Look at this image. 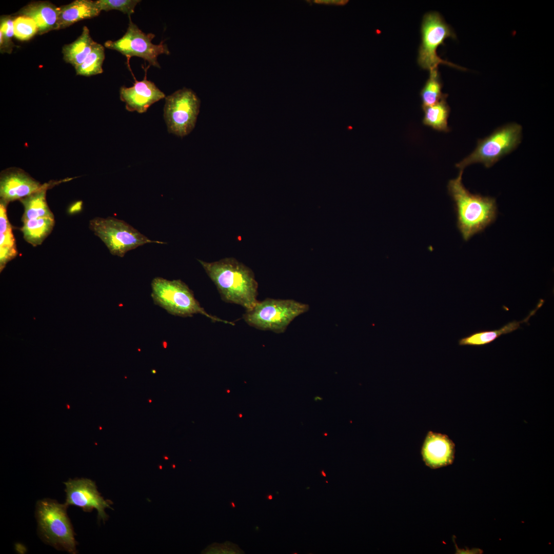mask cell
Segmentation results:
<instances>
[{"label": "cell", "instance_id": "1", "mask_svg": "<svg viewBox=\"0 0 554 554\" xmlns=\"http://www.w3.org/2000/svg\"><path fill=\"white\" fill-rule=\"evenodd\" d=\"M198 261L225 302L239 305L247 310L258 301V282L253 271L244 264L232 258L213 262Z\"/></svg>", "mask_w": 554, "mask_h": 554}, {"label": "cell", "instance_id": "2", "mask_svg": "<svg viewBox=\"0 0 554 554\" xmlns=\"http://www.w3.org/2000/svg\"><path fill=\"white\" fill-rule=\"evenodd\" d=\"M463 172L460 170L458 176L449 181L447 189L454 203L457 227L466 241L495 220L497 205L494 198L470 193L462 183Z\"/></svg>", "mask_w": 554, "mask_h": 554}, {"label": "cell", "instance_id": "3", "mask_svg": "<svg viewBox=\"0 0 554 554\" xmlns=\"http://www.w3.org/2000/svg\"><path fill=\"white\" fill-rule=\"evenodd\" d=\"M67 506L54 500L44 499L36 503L35 517L42 540L58 550L76 553V541L67 516Z\"/></svg>", "mask_w": 554, "mask_h": 554}, {"label": "cell", "instance_id": "4", "mask_svg": "<svg viewBox=\"0 0 554 554\" xmlns=\"http://www.w3.org/2000/svg\"><path fill=\"white\" fill-rule=\"evenodd\" d=\"M151 286L154 303L172 315L188 317L201 314L213 322L234 325L208 313L195 298L193 291L181 280L171 281L156 277L152 280Z\"/></svg>", "mask_w": 554, "mask_h": 554}, {"label": "cell", "instance_id": "5", "mask_svg": "<svg viewBox=\"0 0 554 554\" xmlns=\"http://www.w3.org/2000/svg\"><path fill=\"white\" fill-rule=\"evenodd\" d=\"M307 304L293 300L266 299L259 302L243 314L244 321L250 326L262 330L284 332L297 316L307 312Z\"/></svg>", "mask_w": 554, "mask_h": 554}, {"label": "cell", "instance_id": "6", "mask_svg": "<svg viewBox=\"0 0 554 554\" xmlns=\"http://www.w3.org/2000/svg\"><path fill=\"white\" fill-rule=\"evenodd\" d=\"M89 229L105 244L110 253L123 257L131 250L149 243L166 244L149 239L125 221L114 217H95Z\"/></svg>", "mask_w": 554, "mask_h": 554}, {"label": "cell", "instance_id": "7", "mask_svg": "<svg viewBox=\"0 0 554 554\" xmlns=\"http://www.w3.org/2000/svg\"><path fill=\"white\" fill-rule=\"evenodd\" d=\"M522 128L516 123H510L498 128L489 136L479 140L473 150L466 157L456 165L463 170L467 166L475 163L483 164L491 167L502 157L510 153L520 143Z\"/></svg>", "mask_w": 554, "mask_h": 554}, {"label": "cell", "instance_id": "8", "mask_svg": "<svg viewBox=\"0 0 554 554\" xmlns=\"http://www.w3.org/2000/svg\"><path fill=\"white\" fill-rule=\"evenodd\" d=\"M421 31L422 41L419 50L418 63L422 69L430 71L438 69L440 64H444L465 70L463 67L442 59L437 53V48L444 44L446 38H456L454 32L439 13L430 12L425 14Z\"/></svg>", "mask_w": 554, "mask_h": 554}, {"label": "cell", "instance_id": "9", "mask_svg": "<svg viewBox=\"0 0 554 554\" xmlns=\"http://www.w3.org/2000/svg\"><path fill=\"white\" fill-rule=\"evenodd\" d=\"M200 100L190 89H179L165 97L164 118L169 133L184 137L194 129Z\"/></svg>", "mask_w": 554, "mask_h": 554}, {"label": "cell", "instance_id": "10", "mask_svg": "<svg viewBox=\"0 0 554 554\" xmlns=\"http://www.w3.org/2000/svg\"><path fill=\"white\" fill-rule=\"evenodd\" d=\"M129 18L128 26L124 35L116 41L106 42L105 46L125 55L128 63L131 57L137 56L147 61L150 65L160 68L158 56L162 54H170L167 44L163 41L157 45L153 44L151 41L155 35L143 32L133 23L130 16Z\"/></svg>", "mask_w": 554, "mask_h": 554}, {"label": "cell", "instance_id": "11", "mask_svg": "<svg viewBox=\"0 0 554 554\" xmlns=\"http://www.w3.org/2000/svg\"><path fill=\"white\" fill-rule=\"evenodd\" d=\"M64 484L66 493L65 504L67 506L74 505L82 508L86 512H90L95 509L98 512V519L104 522L107 519L108 517L105 509L111 508L110 505L112 502L105 500L101 496L93 481L86 478L74 479H69Z\"/></svg>", "mask_w": 554, "mask_h": 554}, {"label": "cell", "instance_id": "12", "mask_svg": "<svg viewBox=\"0 0 554 554\" xmlns=\"http://www.w3.org/2000/svg\"><path fill=\"white\" fill-rule=\"evenodd\" d=\"M43 186L24 170L9 168L1 175V201L8 204L10 202L20 200L40 190Z\"/></svg>", "mask_w": 554, "mask_h": 554}, {"label": "cell", "instance_id": "13", "mask_svg": "<svg viewBox=\"0 0 554 554\" xmlns=\"http://www.w3.org/2000/svg\"><path fill=\"white\" fill-rule=\"evenodd\" d=\"M120 96L121 100L125 103L127 110L139 113L146 112L153 104L166 97L165 93L154 83L147 79L146 74L142 81L135 80L132 86L122 87Z\"/></svg>", "mask_w": 554, "mask_h": 554}, {"label": "cell", "instance_id": "14", "mask_svg": "<svg viewBox=\"0 0 554 554\" xmlns=\"http://www.w3.org/2000/svg\"><path fill=\"white\" fill-rule=\"evenodd\" d=\"M421 454L425 464L431 468L446 466L454 461L455 445L448 436L429 431L423 444Z\"/></svg>", "mask_w": 554, "mask_h": 554}, {"label": "cell", "instance_id": "15", "mask_svg": "<svg viewBox=\"0 0 554 554\" xmlns=\"http://www.w3.org/2000/svg\"><path fill=\"white\" fill-rule=\"evenodd\" d=\"M18 14L33 19L39 35L58 30L59 7L48 2L30 3L22 8Z\"/></svg>", "mask_w": 554, "mask_h": 554}, {"label": "cell", "instance_id": "16", "mask_svg": "<svg viewBox=\"0 0 554 554\" xmlns=\"http://www.w3.org/2000/svg\"><path fill=\"white\" fill-rule=\"evenodd\" d=\"M544 303V301L541 299L536 308L531 311L529 314L521 321L513 320L509 322L498 329L474 332L460 339L458 341V344L460 346H482L491 343L502 335L511 333L518 329L522 328L521 325L522 323H527L530 318L536 314Z\"/></svg>", "mask_w": 554, "mask_h": 554}, {"label": "cell", "instance_id": "17", "mask_svg": "<svg viewBox=\"0 0 554 554\" xmlns=\"http://www.w3.org/2000/svg\"><path fill=\"white\" fill-rule=\"evenodd\" d=\"M101 11L95 1L76 0L59 7L58 30L85 19L98 16Z\"/></svg>", "mask_w": 554, "mask_h": 554}, {"label": "cell", "instance_id": "18", "mask_svg": "<svg viewBox=\"0 0 554 554\" xmlns=\"http://www.w3.org/2000/svg\"><path fill=\"white\" fill-rule=\"evenodd\" d=\"M56 183L55 182L45 183L40 190L19 200L24 208L22 222L33 219L54 218L48 206L46 195L47 189Z\"/></svg>", "mask_w": 554, "mask_h": 554}, {"label": "cell", "instance_id": "19", "mask_svg": "<svg viewBox=\"0 0 554 554\" xmlns=\"http://www.w3.org/2000/svg\"><path fill=\"white\" fill-rule=\"evenodd\" d=\"M96 43L91 38L89 29L84 26L81 35L74 42L63 47L64 60L77 67L84 62Z\"/></svg>", "mask_w": 554, "mask_h": 554}, {"label": "cell", "instance_id": "20", "mask_svg": "<svg viewBox=\"0 0 554 554\" xmlns=\"http://www.w3.org/2000/svg\"><path fill=\"white\" fill-rule=\"evenodd\" d=\"M21 231L26 242L33 246L41 245L52 231L54 218L42 217L23 221Z\"/></svg>", "mask_w": 554, "mask_h": 554}, {"label": "cell", "instance_id": "21", "mask_svg": "<svg viewBox=\"0 0 554 554\" xmlns=\"http://www.w3.org/2000/svg\"><path fill=\"white\" fill-rule=\"evenodd\" d=\"M422 109L424 112L422 121L424 125L439 131L447 132L450 131L448 118L450 109L446 98L432 106Z\"/></svg>", "mask_w": 554, "mask_h": 554}, {"label": "cell", "instance_id": "22", "mask_svg": "<svg viewBox=\"0 0 554 554\" xmlns=\"http://www.w3.org/2000/svg\"><path fill=\"white\" fill-rule=\"evenodd\" d=\"M429 72V78L420 92L422 108L432 106L447 96L442 92V84L438 69L430 70Z\"/></svg>", "mask_w": 554, "mask_h": 554}, {"label": "cell", "instance_id": "23", "mask_svg": "<svg viewBox=\"0 0 554 554\" xmlns=\"http://www.w3.org/2000/svg\"><path fill=\"white\" fill-rule=\"evenodd\" d=\"M105 57L104 46L96 43L84 62L75 68L76 74L90 76L102 73L103 71L102 66Z\"/></svg>", "mask_w": 554, "mask_h": 554}, {"label": "cell", "instance_id": "24", "mask_svg": "<svg viewBox=\"0 0 554 554\" xmlns=\"http://www.w3.org/2000/svg\"><path fill=\"white\" fill-rule=\"evenodd\" d=\"M17 254L11 226L0 228V267L2 271L6 264Z\"/></svg>", "mask_w": 554, "mask_h": 554}, {"label": "cell", "instance_id": "25", "mask_svg": "<svg viewBox=\"0 0 554 554\" xmlns=\"http://www.w3.org/2000/svg\"><path fill=\"white\" fill-rule=\"evenodd\" d=\"M14 37L20 41H27L37 34L38 29L36 23L32 18L19 15L14 18Z\"/></svg>", "mask_w": 554, "mask_h": 554}, {"label": "cell", "instance_id": "26", "mask_svg": "<svg viewBox=\"0 0 554 554\" xmlns=\"http://www.w3.org/2000/svg\"><path fill=\"white\" fill-rule=\"evenodd\" d=\"M139 0H97L96 4L102 11L118 10L128 16L134 12L136 5L140 2Z\"/></svg>", "mask_w": 554, "mask_h": 554}, {"label": "cell", "instance_id": "27", "mask_svg": "<svg viewBox=\"0 0 554 554\" xmlns=\"http://www.w3.org/2000/svg\"><path fill=\"white\" fill-rule=\"evenodd\" d=\"M13 19L10 16H3L1 18L0 47L2 52H11L14 46L12 38L14 36Z\"/></svg>", "mask_w": 554, "mask_h": 554}, {"label": "cell", "instance_id": "28", "mask_svg": "<svg viewBox=\"0 0 554 554\" xmlns=\"http://www.w3.org/2000/svg\"><path fill=\"white\" fill-rule=\"evenodd\" d=\"M202 553L209 554H240L244 553L238 545L227 541L223 544L214 543L209 546Z\"/></svg>", "mask_w": 554, "mask_h": 554}, {"label": "cell", "instance_id": "29", "mask_svg": "<svg viewBox=\"0 0 554 554\" xmlns=\"http://www.w3.org/2000/svg\"><path fill=\"white\" fill-rule=\"evenodd\" d=\"M348 2V1H344V0H343V1H342V0H339V1H338V0H327V1L326 0H316V1H314V3H318V4H327V5H341V6L345 5Z\"/></svg>", "mask_w": 554, "mask_h": 554}, {"label": "cell", "instance_id": "30", "mask_svg": "<svg viewBox=\"0 0 554 554\" xmlns=\"http://www.w3.org/2000/svg\"><path fill=\"white\" fill-rule=\"evenodd\" d=\"M230 505H231V507H233V508H235V504H234V502H231V503H230Z\"/></svg>", "mask_w": 554, "mask_h": 554}, {"label": "cell", "instance_id": "31", "mask_svg": "<svg viewBox=\"0 0 554 554\" xmlns=\"http://www.w3.org/2000/svg\"><path fill=\"white\" fill-rule=\"evenodd\" d=\"M267 499H269V500H271V499H272V496L271 494L269 495L267 497Z\"/></svg>", "mask_w": 554, "mask_h": 554}, {"label": "cell", "instance_id": "32", "mask_svg": "<svg viewBox=\"0 0 554 554\" xmlns=\"http://www.w3.org/2000/svg\"><path fill=\"white\" fill-rule=\"evenodd\" d=\"M322 474H323V476H324V477H326V474H325V472H324V471H323H323H322Z\"/></svg>", "mask_w": 554, "mask_h": 554}, {"label": "cell", "instance_id": "33", "mask_svg": "<svg viewBox=\"0 0 554 554\" xmlns=\"http://www.w3.org/2000/svg\"><path fill=\"white\" fill-rule=\"evenodd\" d=\"M149 402H150V403L151 402V400H149Z\"/></svg>", "mask_w": 554, "mask_h": 554}]
</instances>
